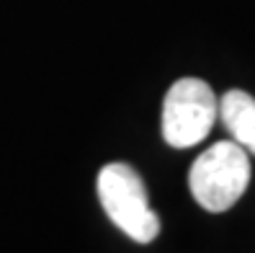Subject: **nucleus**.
<instances>
[{
    "label": "nucleus",
    "mask_w": 255,
    "mask_h": 253,
    "mask_svg": "<svg viewBox=\"0 0 255 253\" xmlns=\"http://www.w3.org/2000/svg\"><path fill=\"white\" fill-rule=\"evenodd\" d=\"M98 199L111 222L134 243H152L160 220L149 207L142 176L127 163H109L98 173Z\"/></svg>",
    "instance_id": "obj_2"
},
{
    "label": "nucleus",
    "mask_w": 255,
    "mask_h": 253,
    "mask_svg": "<svg viewBox=\"0 0 255 253\" xmlns=\"http://www.w3.org/2000/svg\"><path fill=\"white\" fill-rule=\"evenodd\" d=\"M219 119V101L209 83L181 78L170 85L162 101V140L170 147L186 150L209 137Z\"/></svg>",
    "instance_id": "obj_3"
},
{
    "label": "nucleus",
    "mask_w": 255,
    "mask_h": 253,
    "mask_svg": "<svg viewBox=\"0 0 255 253\" xmlns=\"http://www.w3.org/2000/svg\"><path fill=\"white\" fill-rule=\"evenodd\" d=\"M219 119L232 140L255 155V98L245 91H227L219 98Z\"/></svg>",
    "instance_id": "obj_4"
},
{
    "label": "nucleus",
    "mask_w": 255,
    "mask_h": 253,
    "mask_svg": "<svg viewBox=\"0 0 255 253\" xmlns=\"http://www.w3.org/2000/svg\"><path fill=\"white\" fill-rule=\"evenodd\" d=\"M250 184V155L235 140L214 142L191 166L188 186L206 212H227Z\"/></svg>",
    "instance_id": "obj_1"
}]
</instances>
